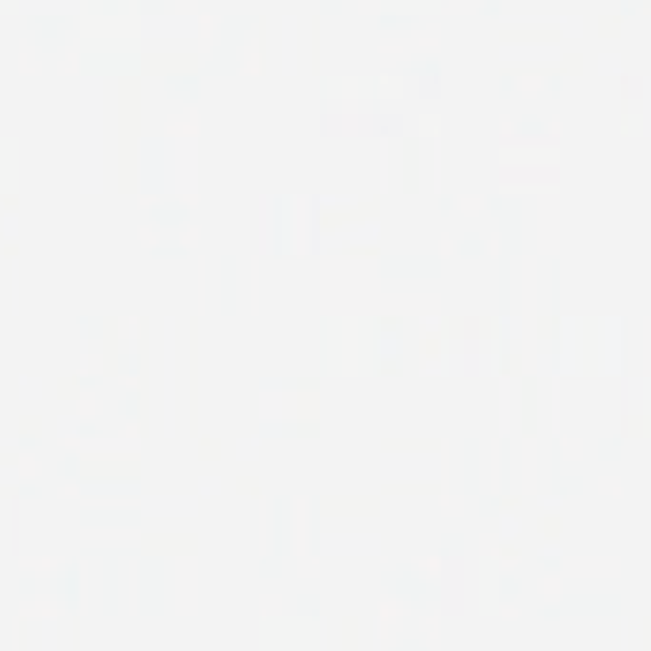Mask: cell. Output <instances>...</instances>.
I'll list each match as a JSON object with an SVG mask.
<instances>
[{
	"mask_svg": "<svg viewBox=\"0 0 651 651\" xmlns=\"http://www.w3.org/2000/svg\"><path fill=\"white\" fill-rule=\"evenodd\" d=\"M392 453H404V457H381V473H385V491H438L450 484V468H453V457H450V442L442 438H430V442H419V438H407V442H385Z\"/></svg>",
	"mask_w": 651,
	"mask_h": 651,
	"instance_id": "cell-1",
	"label": "cell"
},
{
	"mask_svg": "<svg viewBox=\"0 0 651 651\" xmlns=\"http://www.w3.org/2000/svg\"><path fill=\"white\" fill-rule=\"evenodd\" d=\"M503 187L506 191H541L556 187V153L552 149H503Z\"/></svg>",
	"mask_w": 651,
	"mask_h": 651,
	"instance_id": "cell-2",
	"label": "cell"
},
{
	"mask_svg": "<svg viewBox=\"0 0 651 651\" xmlns=\"http://www.w3.org/2000/svg\"><path fill=\"white\" fill-rule=\"evenodd\" d=\"M282 206L290 214L282 217V232L275 237V252H290V255H309L316 252V199H305V194H293V199H282Z\"/></svg>",
	"mask_w": 651,
	"mask_h": 651,
	"instance_id": "cell-3",
	"label": "cell"
},
{
	"mask_svg": "<svg viewBox=\"0 0 651 651\" xmlns=\"http://www.w3.org/2000/svg\"><path fill=\"white\" fill-rule=\"evenodd\" d=\"M499 134H503L506 149L518 145V138L529 141V145H537V149H552V141L564 134V122H560V118H537V115H526V118L503 115L499 118Z\"/></svg>",
	"mask_w": 651,
	"mask_h": 651,
	"instance_id": "cell-4",
	"label": "cell"
},
{
	"mask_svg": "<svg viewBox=\"0 0 651 651\" xmlns=\"http://www.w3.org/2000/svg\"><path fill=\"white\" fill-rule=\"evenodd\" d=\"M560 88V77L556 73H541V69H506L503 73V95H511V100H549V95H556Z\"/></svg>",
	"mask_w": 651,
	"mask_h": 651,
	"instance_id": "cell-5",
	"label": "cell"
},
{
	"mask_svg": "<svg viewBox=\"0 0 651 651\" xmlns=\"http://www.w3.org/2000/svg\"><path fill=\"white\" fill-rule=\"evenodd\" d=\"M138 65L141 73H149V77H194V69L202 65V57L194 54V50H183V54H176V50H168V54H138Z\"/></svg>",
	"mask_w": 651,
	"mask_h": 651,
	"instance_id": "cell-6",
	"label": "cell"
},
{
	"mask_svg": "<svg viewBox=\"0 0 651 651\" xmlns=\"http://www.w3.org/2000/svg\"><path fill=\"white\" fill-rule=\"evenodd\" d=\"M199 609V564L183 556L176 564V613H194Z\"/></svg>",
	"mask_w": 651,
	"mask_h": 651,
	"instance_id": "cell-7",
	"label": "cell"
},
{
	"mask_svg": "<svg viewBox=\"0 0 651 651\" xmlns=\"http://www.w3.org/2000/svg\"><path fill=\"white\" fill-rule=\"evenodd\" d=\"M446 567V613H465V560L450 556L442 560Z\"/></svg>",
	"mask_w": 651,
	"mask_h": 651,
	"instance_id": "cell-8",
	"label": "cell"
},
{
	"mask_svg": "<svg viewBox=\"0 0 651 651\" xmlns=\"http://www.w3.org/2000/svg\"><path fill=\"white\" fill-rule=\"evenodd\" d=\"M514 465H518V473H522L518 495H537V465H541V453H537V442H533V438H522Z\"/></svg>",
	"mask_w": 651,
	"mask_h": 651,
	"instance_id": "cell-9",
	"label": "cell"
},
{
	"mask_svg": "<svg viewBox=\"0 0 651 651\" xmlns=\"http://www.w3.org/2000/svg\"><path fill=\"white\" fill-rule=\"evenodd\" d=\"M514 400H518V407H522V415H518V423L514 427L522 430V438H533L537 434V381L533 377H522V389L514 392Z\"/></svg>",
	"mask_w": 651,
	"mask_h": 651,
	"instance_id": "cell-10",
	"label": "cell"
},
{
	"mask_svg": "<svg viewBox=\"0 0 651 651\" xmlns=\"http://www.w3.org/2000/svg\"><path fill=\"white\" fill-rule=\"evenodd\" d=\"M263 39H267V31H263V19H259V24L248 31V42H244V50H240V57H237V62H240L237 69L240 73H255V77H259V73L267 69V65H263V57H267Z\"/></svg>",
	"mask_w": 651,
	"mask_h": 651,
	"instance_id": "cell-11",
	"label": "cell"
},
{
	"mask_svg": "<svg viewBox=\"0 0 651 651\" xmlns=\"http://www.w3.org/2000/svg\"><path fill=\"white\" fill-rule=\"evenodd\" d=\"M164 134H168L172 141H194V138H199V111H194V107L176 111V115L164 122Z\"/></svg>",
	"mask_w": 651,
	"mask_h": 651,
	"instance_id": "cell-12",
	"label": "cell"
},
{
	"mask_svg": "<svg viewBox=\"0 0 651 651\" xmlns=\"http://www.w3.org/2000/svg\"><path fill=\"white\" fill-rule=\"evenodd\" d=\"M552 221H556V214H552V199L549 194H541L537 199V225H541V237H537V252L549 255L552 248H556V232H552Z\"/></svg>",
	"mask_w": 651,
	"mask_h": 651,
	"instance_id": "cell-13",
	"label": "cell"
},
{
	"mask_svg": "<svg viewBox=\"0 0 651 651\" xmlns=\"http://www.w3.org/2000/svg\"><path fill=\"white\" fill-rule=\"evenodd\" d=\"M412 77H419V95L423 100H438L442 95V69H438V62H423L412 69Z\"/></svg>",
	"mask_w": 651,
	"mask_h": 651,
	"instance_id": "cell-14",
	"label": "cell"
},
{
	"mask_svg": "<svg viewBox=\"0 0 651 651\" xmlns=\"http://www.w3.org/2000/svg\"><path fill=\"white\" fill-rule=\"evenodd\" d=\"M419 164H423V145L419 138H407L404 145V191H419Z\"/></svg>",
	"mask_w": 651,
	"mask_h": 651,
	"instance_id": "cell-15",
	"label": "cell"
},
{
	"mask_svg": "<svg viewBox=\"0 0 651 651\" xmlns=\"http://www.w3.org/2000/svg\"><path fill=\"white\" fill-rule=\"evenodd\" d=\"M259 252H275V199L259 202Z\"/></svg>",
	"mask_w": 651,
	"mask_h": 651,
	"instance_id": "cell-16",
	"label": "cell"
},
{
	"mask_svg": "<svg viewBox=\"0 0 651 651\" xmlns=\"http://www.w3.org/2000/svg\"><path fill=\"white\" fill-rule=\"evenodd\" d=\"M16 187V141H0V191Z\"/></svg>",
	"mask_w": 651,
	"mask_h": 651,
	"instance_id": "cell-17",
	"label": "cell"
},
{
	"mask_svg": "<svg viewBox=\"0 0 651 651\" xmlns=\"http://www.w3.org/2000/svg\"><path fill=\"white\" fill-rule=\"evenodd\" d=\"M282 69L286 73L297 69V19H286V31H282Z\"/></svg>",
	"mask_w": 651,
	"mask_h": 651,
	"instance_id": "cell-18",
	"label": "cell"
},
{
	"mask_svg": "<svg viewBox=\"0 0 651 651\" xmlns=\"http://www.w3.org/2000/svg\"><path fill=\"white\" fill-rule=\"evenodd\" d=\"M221 309L225 313H232V309H237V263L232 259H225L221 263Z\"/></svg>",
	"mask_w": 651,
	"mask_h": 651,
	"instance_id": "cell-19",
	"label": "cell"
},
{
	"mask_svg": "<svg viewBox=\"0 0 651 651\" xmlns=\"http://www.w3.org/2000/svg\"><path fill=\"white\" fill-rule=\"evenodd\" d=\"M168 88H172V100H179V103H191L194 107V100H199V80H191V77H168Z\"/></svg>",
	"mask_w": 651,
	"mask_h": 651,
	"instance_id": "cell-20",
	"label": "cell"
},
{
	"mask_svg": "<svg viewBox=\"0 0 651 651\" xmlns=\"http://www.w3.org/2000/svg\"><path fill=\"white\" fill-rule=\"evenodd\" d=\"M407 88V77H377L374 80V95L377 100H400Z\"/></svg>",
	"mask_w": 651,
	"mask_h": 651,
	"instance_id": "cell-21",
	"label": "cell"
},
{
	"mask_svg": "<svg viewBox=\"0 0 651 651\" xmlns=\"http://www.w3.org/2000/svg\"><path fill=\"white\" fill-rule=\"evenodd\" d=\"M537 533L544 537V541H560V533H564V518L560 514H541V522H537Z\"/></svg>",
	"mask_w": 651,
	"mask_h": 651,
	"instance_id": "cell-22",
	"label": "cell"
},
{
	"mask_svg": "<svg viewBox=\"0 0 651 651\" xmlns=\"http://www.w3.org/2000/svg\"><path fill=\"white\" fill-rule=\"evenodd\" d=\"M537 594H541L544 602H556V598H564V579H560V575H541V583H537Z\"/></svg>",
	"mask_w": 651,
	"mask_h": 651,
	"instance_id": "cell-23",
	"label": "cell"
},
{
	"mask_svg": "<svg viewBox=\"0 0 651 651\" xmlns=\"http://www.w3.org/2000/svg\"><path fill=\"white\" fill-rule=\"evenodd\" d=\"M400 271V259H385V278H396ZM412 271H427V275H438V263L434 259H412ZM407 278V275H404Z\"/></svg>",
	"mask_w": 651,
	"mask_h": 651,
	"instance_id": "cell-24",
	"label": "cell"
},
{
	"mask_svg": "<svg viewBox=\"0 0 651 651\" xmlns=\"http://www.w3.org/2000/svg\"><path fill=\"white\" fill-rule=\"evenodd\" d=\"M57 434H62L65 446H77L80 450V434H84V427H80V419H57Z\"/></svg>",
	"mask_w": 651,
	"mask_h": 651,
	"instance_id": "cell-25",
	"label": "cell"
},
{
	"mask_svg": "<svg viewBox=\"0 0 651 651\" xmlns=\"http://www.w3.org/2000/svg\"><path fill=\"white\" fill-rule=\"evenodd\" d=\"M199 240H202V229H199V225H183V229H179V237H176V248H179V252H194V244H199Z\"/></svg>",
	"mask_w": 651,
	"mask_h": 651,
	"instance_id": "cell-26",
	"label": "cell"
},
{
	"mask_svg": "<svg viewBox=\"0 0 651 651\" xmlns=\"http://www.w3.org/2000/svg\"><path fill=\"white\" fill-rule=\"evenodd\" d=\"M537 560H541L544 575H556L560 567H564V552H560V549H552V544H549V549H541V552H537Z\"/></svg>",
	"mask_w": 651,
	"mask_h": 651,
	"instance_id": "cell-27",
	"label": "cell"
},
{
	"mask_svg": "<svg viewBox=\"0 0 651 651\" xmlns=\"http://www.w3.org/2000/svg\"><path fill=\"white\" fill-rule=\"evenodd\" d=\"M415 122H419V126H415L419 138H442V118H438V115H419Z\"/></svg>",
	"mask_w": 651,
	"mask_h": 651,
	"instance_id": "cell-28",
	"label": "cell"
},
{
	"mask_svg": "<svg viewBox=\"0 0 651 651\" xmlns=\"http://www.w3.org/2000/svg\"><path fill=\"white\" fill-rule=\"evenodd\" d=\"M648 434V419L643 415H632V419L621 423V438H643Z\"/></svg>",
	"mask_w": 651,
	"mask_h": 651,
	"instance_id": "cell-29",
	"label": "cell"
},
{
	"mask_svg": "<svg viewBox=\"0 0 651 651\" xmlns=\"http://www.w3.org/2000/svg\"><path fill=\"white\" fill-rule=\"evenodd\" d=\"M461 210H465L468 217H484V210H488V199H480V194H465V199H461Z\"/></svg>",
	"mask_w": 651,
	"mask_h": 651,
	"instance_id": "cell-30",
	"label": "cell"
},
{
	"mask_svg": "<svg viewBox=\"0 0 651 651\" xmlns=\"http://www.w3.org/2000/svg\"><path fill=\"white\" fill-rule=\"evenodd\" d=\"M16 232H19V217L4 214L0 217V237H4V244H16Z\"/></svg>",
	"mask_w": 651,
	"mask_h": 651,
	"instance_id": "cell-31",
	"label": "cell"
},
{
	"mask_svg": "<svg viewBox=\"0 0 651 651\" xmlns=\"http://www.w3.org/2000/svg\"><path fill=\"white\" fill-rule=\"evenodd\" d=\"M343 651H358V621L354 617L343 621Z\"/></svg>",
	"mask_w": 651,
	"mask_h": 651,
	"instance_id": "cell-32",
	"label": "cell"
},
{
	"mask_svg": "<svg viewBox=\"0 0 651 651\" xmlns=\"http://www.w3.org/2000/svg\"><path fill=\"white\" fill-rule=\"evenodd\" d=\"M564 450V457L567 461H579V453H583V442H575V438H556V453Z\"/></svg>",
	"mask_w": 651,
	"mask_h": 651,
	"instance_id": "cell-33",
	"label": "cell"
},
{
	"mask_svg": "<svg viewBox=\"0 0 651 651\" xmlns=\"http://www.w3.org/2000/svg\"><path fill=\"white\" fill-rule=\"evenodd\" d=\"M560 73H583V57H579V54L556 57V77H560Z\"/></svg>",
	"mask_w": 651,
	"mask_h": 651,
	"instance_id": "cell-34",
	"label": "cell"
},
{
	"mask_svg": "<svg viewBox=\"0 0 651 651\" xmlns=\"http://www.w3.org/2000/svg\"><path fill=\"white\" fill-rule=\"evenodd\" d=\"M499 529H503V533H499V541H506V544H511V537H514V533H518V529H522L518 514H503V526H499Z\"/></svg>",
	"mask_w": 651,
	"mask_h": 651,
	"instance_id": "cell-35",
	"label": "cell"
},
{
	"mask_svg": "<svg viewBox=\"0 0 651 651\" xmlns=\"http://www.w3.org/2000/svg\"><path fill=\"white\" fill-rule=\"evenodd\" d=\"M579 491H583V480L564 476V480H556V491H552V495H579Z\"/></svg>",
	"mask_w": 651,
	"mask_h": 651,
	"instance_id": "cell-36",
	"label": "cell"
},
{
	"mask_svg": "<svg viewBox=\"0 0 651 651\" xmlns=\"http://www.w3.org/2000/svg\"><path fill=\"white\" fill-rule=\"evenodd\" d=\"M62 476H65V480H69V476L77 480V476H80V457H77V453H65V457H62Z\"/></svg>",
	"mask_w": 651,
	"mask_h": 651,
	"instance_id": "cell-37",
	"label": "cell"
},
{
	"mask_svg": "<svg viewBox=\"0 0 651 651\" xmlns=\"http://www.w3.org/2000/svg\"><path fill=\"white\" fill-rule=\"evenodd\" d=\"M457 252H461V255H484V237H465Z\"/></svg>",
	"mask_w": 651,
	"mask_h": 651,
	"instance_id": "cell-38",
	"label": "cell"
},
{
	"mask_svg": "<svg viewBox=\"0 0 651 651\" xmlns=\"http://www.w3.org/2000/svg\"><path fill=\"white\" fill-rule=\"evenodd\" d=\"M199 450H202V457H206V461H217L221 442H217V438H199Z\"/></svg>",
	"mask_w": 651,
	"mask_h": 651,
	"instance_id": "cell-39",
	"label": "cell"
},
{
	"mask_svg": "<svg viewBox=\"0 0 651 651\" xmlns=\"http://www.w3.org/2000/svg\"><path fill=\"white\" fill-rule=\"evenodd\" d=\"M252 453H259V438H244V442H237V457L240 461H252Z\"/></svg>",
	"mask_w": 651,
	"mask_h": 651,
	"instance_id": "cell-40",
	"label": "cell"
},
{
	"mask_svg": "<svg viewBox=\"0 0 651 651\" xmlns=\"http://www.w3.org/2000/svg\"><path fill=\"white\" fill-rule=\"evenodd\" d=\"M617 27H621V19H613V16H602V19H598V35H602V39H613V35H621Z\"/></svg>",
	"mask_w": 651,
	"mask_h": 651,
	"instance_id": "cell-41",
	"label": "cell"
},
{
	"mask_svg": "<svg viewBox=\"0 0 651 651\" xmlns=\"http://www.w3.org/2000/svg\"><path fill=\"white\" fill-rule=\"evenodd\" d=\"M598 491H602V495H625L621 480H613V476H602V480H598Z\"/></svg>",
	"mask_w": 651,
	"mask_h": 651,
	"instance_id": "cell-42",
	"label": "cell"
},
{
	"mask_svg": "<svg viewBox=\"0 0 651 651\" xmlns=\"http://www.w3.org/2000/svg\"><path fill=\"white\" fill-rule=\"evenodd\" d=\"M259 605H263V617H267V621H271V617H278V613H282V609H278V605H282V598H278V594H267V598H263Z\"/></svg>",
	"mask_w": 651,
	"mask_h": 651,
	"instance_id": "cell-43",
	"label": "cell"
},
{
	"mask_svg": "<svg viewBox=\"0 0 651 651\" xmlns=\"http://www.w3.org/2000/svg\"><path fill=\"white\" fill-rule=\"evenodd\" d=\"M625 134H648V126H643V111H632V115H628Z\"/></svg>",
	"mask_w": 651,
	"mask_h": 651,
	"instance_id": "cell-44",
	"label": "cell"
},
{
	"mask_svg": "<svg viewBox=\"0 0 651 651\" xmlns=\"http://www.w3.org/2000/svg\"><path fill=\"white\" fill-rule=\"evenodd\" d=\"M297 571H301V579H313V571H320V560L301 556V560H297Z\"/></svg>",
	"mask_w": 651,
	"mask_h": 651,
	"instance_id": "cell-45",
	"label": "cell"
},
{
	"mask_svg": "<svg viewBox=\"0 0 651 651\" xmlns=\"http://www.w3.org/2000/svg\"><path fill=\"white\" fill-rule=\"evenodd\" d=\"M35 438H39V423L24 419V423H19V442H35Z\"/></svg>",
	"mask_w": 651,
	"mask_h": 651,
	"instance_id": "cell-46",
	"label": "cell"
},
{
	"mask_svg": "<svg viewBox=\"0 0 651 651\" xmlns=\"http://www.w3.org/2000/svg\"><path fill=\"white\" fill-rule=\"evenodd\" d=\"M57 392H62V396H69V392H73V400H77V392H80V377H73V381H69V377H65V381H57Z\"/></svg>",
	"mask_w": 651,
	"mask_h": 651,
	"instance_id": "cell-47",
	"label": "cell"
},
{
	"mask_svg": "<svg viewBox=\"0 0 651 651\" xmlns=\"http://www.w3.org/2000/svg\"><path fill=\"white\" fill-rule=\"evenodd\" d=\"M237 491H240V495H259V484L248 480V476H240V480H237Z\"/></svg>",
	"mask_w": 651,
	"mask_h": 651,
	"instance_id": "cell-48",
	"label": "cell"
},
{
	"mask_svg": "<svg viewBox=\"0 0 651 651\" xmlns=\"http://www.w3.org/2000/svg\"><path fill=\"white\" fill-rule=\"evenodd\" d=\"M199 491H202V495H217V491H221V480L206 476V480H199Z\"/></svg>",
	"mask_w": 651,
	"mask_h": 651,
	"instance_id": "cell-49",
	"label": "cell"
},
{
	"mask_svg": "<svg viewBox=\"0 0 651 651\" xmlns=\"http://www.w3.org/2000/svg\"><path fill=\"white\" fill-rule=\"evenodd\" d=\"M0 206L8 210V214H16V210H19V194H16V191H12V194H0Z\"/></svg>",
	"mask_w": 651,
	"mask_h": 651,
	"instance_id": "cell-50",
	"label": "cell"
},
{
	"mask_svg": "<svg viewBox=\"0 0 651 651\" xmlns=\"http://www.w3.org/2000/svg\"><path fill=\"white\" fill-rule=\"evenodd\" d=\"M19 392H24L27 400H35V392H39V381H31V377H24V381H19Z\"/></svg>",
	"mask_w": 651,
	"mask_h": 651,
	"instance_id": "cell-51",
	"label": "cell"
},
{
	"mask_svg": "<svg viewBox=\"0 0 651 651\" xmlns=\"http://www.w3.org/2000/svg\"><path fill=\"white\" fill-rule=\"evenodd\" d=\"M16 255H19V244H4V248H0V259H12V263H16Z\"/></svg>",
	"mask_w": 651,
	"mask_h": 651,
	"instance_id": "cell-52",
	"label": "cell"
},
{
	"mask_svg": "<svg viewBox=\"0 0 651 651\" xmlns=\"http://www.w3.org/2000/svg\"><path fill=\"white\" fill-rule=\"evenodd\" d=\"M598 62H602V73H617V57L605 54V57H598Z\"/></svg>",
	"mask_w": 651,
	"mask_h": 651,
	"instance_id": "cell-53",
	"label": "cell"
},
{
	"mask_svg": "<svg viewBox=\"0 0 651 651\" xmlns=\"http://www.w3.org/2000/svg\"><path fill=\"white\" fill-rule=\"evenodd\" d=\"M438 244H442V248H438V252H442V255H453V252H457V244H453L450 237H442V240H438Z\"/></svg>",
	"mask_w": 651,
	"mask_h": 651,
	"instance_id": "cell-54",
	"label": "cell"
},
{
	"mask_svg": "<svg viewBox=\"0 0 651 651\" xmlns=\"http://www.w3.org/2000/svg\"><path fill=\"white\" fill-rule=\"evenodd\" d=\"M613 450H617V442H602V446H598V453H602V457H609Z\"/></svg>",
	"mask_w": 651,
	"mask_h": 651,
	"instance_id": "cell-55",
	"label": "cell"
}]
</instances>
